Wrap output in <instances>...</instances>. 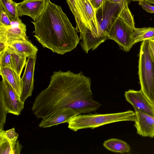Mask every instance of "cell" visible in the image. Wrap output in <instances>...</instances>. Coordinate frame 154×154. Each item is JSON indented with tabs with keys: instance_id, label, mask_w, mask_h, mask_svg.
I'll use <instances>...</instances> for the list:
<instances>
[{
	"instance_id": "obj_1",
	"label": "cell",
	"mask_w": 154,
	"mask_h": 154,
	"mask_svg": "<svg viewBox=\"0 0 154 154\" xmlns=\"http://www.w3.org/2000/svg\"><path fill=\"white\" fill-rule=\"evenodd\" d=\"M91 80L81 72H53L49 84L36 97L32 109L38 118L43 119L56 110L70 108L79 115L96 111L101 106L94 100Z\"/></svg>"
},
{
	"instance_id": "obj_2",
	"label": "cell",
	"mask_w": 154,
	"mask_h": 154,
	"mask_svg": "<svg viewBox=\"0 0 154 154\" xmlns=\"http://www.w3.org/2000/svg\"><path fill=\"white\" fill-rule=\"evenodd\" d=\"M34 36L44 48L63 55L75 48L80 39L76 30L60 6L47 0L38 18L31 21Z\"/></svg>"
},
{
	"instance_id": "obj_3",
	"label": "cell",
	"mask_w": 154,
	"mask_h": 154,
	"mask_svg": "<svg viewBox=\"0 0 154 154\" xmlns=\"http://www.w3.org/2000/svg\"><path fill=\"white\" fill-rule=\"evenodd\" d=\"M136 119L135 112L130 110L121 112L105 114H79L72 118L68 122V128L74 131H76L80 129H93L117 122H135Z\"/></svg>"
},
{
	"instance_id": "obj_4",
	"label": "cell",
	"mask_w": 154,
	"mask_h": 154,
	"mask_svg": "<svg viewBox=\"0 0 154 154\" xmlns=\"http://www.w3.org/2000/svg\"><path fill=\"white\" fill-rule=\"evenodd\" d=\"M139 57L138 75L141 90L152 104L154 101V62L150 54L149 40L141 42Z\"/></svg>"
},
{
	"instance_id": "obj_5",
	"label": "cell",
	"mask_w": 154,
	"mask_h": 154,
	"mask_svg": "<svg viewBox=\"0 0 154 154\" xmlns=\"http://www.w3.org/2000/svg\"><path fill=\"white\" fill-rule=\"evenodd\" d=\"M141 31V28L132 27L119 17L110 29L108 39L114 41L120 49L128 52L134 44L138 42Z\"/></svg>"
},
{
	"instance_id": "obj_6",
	"label": "cell",
	"mask_w": 154,
	"mask_h": 154,
	"mask_svg": "<svg viewBox=\"0 0 154 154\" xmlns=\"http://www.w3.org/2000/svg\"><path fill=\"white\" fill-rule=\"evenodd\" d=\"M127 0L119 3H113L106 0L96 11V16L102 35L106 40L108 39L110 29L116 20L119 17L121 10Z\"/></svg>"
},
{
	"instance_id": "obj_7",
	"label": "cell",
	"mask_w": 154,
	"mask_h": 154,
	"mask_svg": "<svg viewBox=\"0 0 154 154\" xmlns=\"http://www.w3.org/2000/svg\"><path fill=\"white\" fill-rule=\"evenodd\" d=\"M0 95L2 97L8 113L17 116L21 113L24 108V103L21 101L15 89L4 79L0 82Z\"/></svg>"
},
{
	"instance_id": "obj_8",
	"label": "cell",
	"mask_w": 154,
	"mask_h": 154,
	"mask_svg": "<svg viewBox=\"0 0 154 154\" xmlns=\"http://www.w3.org/2000/svg\"><path fill=\"white\" fill-rule=\"evenodd\" d=\"M126 100L133 107L135 112H141L154 116V109L141 90H129L125 92Z\"/></svg>"
},
{
	"instance_id": "obj_9",
	"label": "cell",
	"mask_w": 154,
	"mask_h": 154,
	"mask_svg": "<svg viewBox=\"0 0 154 154\" xmlns=\"http://www.w3.org/2000/svg\"><path fill=\"white\" fill-rule=\"evenodd\" d=\"M25 69L21 78L23 87L20 97L21 101L24 103L26 100L32 95L34 89V72L36 55L27 57Z\"/></svg>"
},
{
	"instance_id": "obj_10",
	"label": "cell",
	"mask_w": 154,
	"mask_h": 154,
	"mask_svg": "<svg viewBox=\"0 0 154 154\" xmlns=\"http://www.w3.org/2000/svg\"><path fill=\"white\" fill-rule=\"evenodd\" d=\"M47 0H23L17 3L18 16L26 15L31 17L34 21L43 11Z\"/></svg>"
},
{
	"instance_id": "obj_11",
	"label": "cell",
	"mask_w": 154,
	"mask_h": 154,
	"mask_svg": "<svg viewBox=\"0 0 154 154\" xmlns=\"http://www.w3.org/2000/svg\"><path fill=\"white\" fill-rule=\"evenodd\" d=\"M79 115L70 108H64L54 111L43 119L39 125L40 128L50 127L59 124L68 123L74 117Z\"/></svg>"
},
{
	"instance_id": "obj_12",
	"label": "cell",
	"mask_w": 154,
	"mask_h": 154,
	"mask_svg": "<svg viewBox=\"0 0 154 154\" xmlns=\"http://www.w3.org/2000/svg\"><path fill=\"white\" fill-rule=\"evenodd\" d=\"M0 29L3 30L6 34L8 45L15 42L28 40L26 26L20 18L11 21V25L8 27L0 26Z\"/></svg>"
},
{
	"instance_id": "obj_13",
	"label": "cell",
	"mask_w": 154,
	"mask_h": 154,
	"mask_svg": "<svg viewBox=\"0 0 154 154\" xmlns=\"http://www.w3.org/2000/svg\"><path fill=\"white\" fill-rule=\"evenodd\" d=\"M134 126L137 133L143 137H154V116L139 112H135Z\"/></svg>"
},
{
	"instance_id": "obj_14",
	"label": "cell",
	"mask_w": 154,
	"mask_h": 154,
	"mask_svg": "<svg viewBox=\"0 0 154 154\" xmlns=\"http://www.w3.org/2000/svg\"><path fill=\"white\" fill-rule=\"evenodd\" d=\"M73 14L76 23L77 32L80 33L79 39L82 38L86 32V24L78 0H66Z\"/></svg>"
},
{
	"instance_id": "obj_15",
	"label": "cell",
	"mask_w": 154,
	"mask_h": 154,
	"mask_svg": "<svg viewBox=\"0 0 154 154\" xmlns=\"http://www.w3.org/2000/svg\"><path fill=\"white\" fill-rule=\"evenodd\" d=\"M7 48L11 51L26 57L37 55L38 50L29 40L15 42L8 45Z\"/></svg>"
},
{
	"instance_id": "obj_16",
	"label": "cell",
	"mask_w": 154,
	"mask_h": 154,
	"mask_svg": "<svg viewBox=\"0 0 154 154\" xmlns=\"http://www.w3.org/2000/svg\"><path fill=\"white\" fill-rule=\"evenodd\" d=\"M0 74L2 79L6 80L16 91L20 97L23 89L21 78L11 69L0 68Z\"/></svg>"
},
{
	"instance_id": "obj_17",
	"label": "cell",
	"mask_w": 154,
	"mask_h": 154,
	"mask_svg": "<svg viewBox=\"0 0 154 154\" xmlns=\"http://www.w3.org/2000/svg\"><path fill=\"white\" fill-rule=\"evenodd\" d=\"M103 146L107 149L115 152L128 153L131 150L128 144L117 139H109L104 142Z\"/></svg>"
},
{
	"instance_id": "obj_18",
	"label": "cell",
	"mask_w": 154,
	"mask_h": 154,
	"mask_svg": "<svg viewBox=\"0 0 154 154\" xmlns=\"http://www.w3.org/2000/svg\"><path fill=\"white\" fill-rule=\"evenodd\" d=\"M17 4L13 0H0V6L11 21H17L20 18L17 14Z\"/></svg>"
},
{
	"instance_id": "obj_19",
	"label": "cell",
	"mask_w": 154,
	"mask_h": 154,
	"mask_svg": "<svg viewBox=\"0 0 154 154\" xmlns=\"http://www.w3.org/2000/svg\"><path fill=\"white\" fill-rule=\"evenodd\" d=\"M9 50L11 52L12 69L20 76L23 69L26 63L27 57L24 55L16 53Z\"/></svg>"
},
{
	"instance_id": "obj_20",
	"label": "cell",
	"mask_w": 154,
	"mask_h": 154,
	"mask_svg": "<svg viewBox=\"0 0 154 154\" xmlns=\"http://www.w3.org/2000/svg\"><path fill=\"white\" fill-rule=\"evenodd\" d=\"M119 17L130 26L135 27L133 16L128 8V2L125 4L122 9Z\"/></svg>"
},
{
	"instance_id": "obj_21",
	"label": "cell",
	"mask_w": 154,
	"mask_h": 154,
	"mask_svg": "<svg viewBox=\"0 0 154 154\" xmlns=\"http://www.w3.org/2000/svg\"><path fill=\"white\" fill-rule=\"evenodd\" d=\"M6 67L12 69L11 52L7 48L0 54V68Z\"/></svg>"
},
{
	"instance_id": "obj_22",
	"label": "cell",
	"mask_w": 154,
	"mask_h": 154,
	"mask_svg": "<svg viewBox=\"0 0 154 154\" xmlns=\"http://www.w3.org/2000/svg\"><path fill=\"white\" fill-rule=\"evenodd\" d=\"M0 154H13L12 149L9 141L0 133Z\"/></svg>"
},
{
	"instance_id": "obj_23",
	"label": "cell",
	"mask_w": 154,
	"mask_h": 154,
	"mask_svg": "<svg viewBox=\"0 0 154 154\" xmlns=\"http://www.w3.org/2000/svg\"><path fill=\"white\" fill-rule=\"evenodd\" d=\"M152 39H154V28L152 27L142 28L138 42Z\"/></svg>"
},
{
	"instance_id": "obj_24",
	"label": "cell",
	"mask_w": 154,
	"mask_h": 154,
	"mask_svg": "<svg viewBox=\"0 0 154 154\" xmlns=\"http://www.w3.org/2000/svg\"><path fill=\"white\" fill-rule=\"evenodd\" d=\"M8 113L2 97L0 95V130H3V127L5 123L7 114Z\"/></svg>"
},
{
	"instance_id": "obj_25",
	"label": "cell",
	"mask_w": 154,
	"mask_h": 154,
	"mask_svg": "<svg viewBox=\"0 0 154 154\" xmlns=\"http://www.w3.org/2000/svg\"><path fill=\"white\" fill-rule=\"evenodd\" d=\"M0 11V26L6 27L10 26L11 25V21L1 6Z\"/></svg>"
},
{
	"instance_id": "obj_26",
	"label": "cell",
	"mask_w": 154,
	"mask_h": 154,
	"mask_svg": "<svg viewBox=\"0 0 154 154\" xmlns=\"http://www.w3.org/2000/svg\"><path fill=\"white\" fill-rule=\"evenodd\" d=\"M139 4L147 12L154 13V6L150 5L145 0L139 1Z\"/></svg>"
},
{
	"instance_id": "obj_27",
	"label": "cell",
	"mask_w": 154,
	"mask_h": 154,
	"mask_svg": "<svg viewBox=\"0 0 154 154\" xmlns=\"http://www.w3.org/2000/svg\"><path fill=\"white\" fill-rule=\"evenodd\" d=\"M94 9L96 10L100 8L106 0H89Z\"/></svg>"
},
{
	"instance_id": "obj_28",
	"label": "cell",
	"mask_w": 154,
	"mask_h": 154,
	"mask_svg": "<svg viewBox=\"0 0 154 154\" xmlns=\"http://www.w3.org/2000/svg\"><path fill=\"white\" fill-rule=\"evenodd\" d=\"M149 45L150 55L154 62V39L149 40Z\"/></svg>"
},
{
	"instance_id": "obj_29",
	"label": "cell",
	"mask_w": 154,
	"mask_h": 154,
	"mask_svg": "<svg viewBox=\"0 0 154 154\" xmlns=\"http://www.w3.org/2000/svg\"><path fill=\"white\" fill-rule=\"evenodd\" d=\"M109 2L113 3H119L124 0H108Z\"/></svg>"
},
{
	"instance_id": "obj_30",
	"label": "cell",
	"mask_w": 154,
	"mask_h": 154,
	"mask_svg": "<svg viewBox=\"0 0 154 154\" xmlns=\"http://www.w3.org/2000/svg\"><path fill=\"white\" fill-rule=\"evenodd\" d=\"M146 2L150 4H154V0H145Z\"/></svg>"
},
{
	"instance_id": "obj_31",
	"label": "cell",
	"mask_w": 154,
	"mask_h": 154,
	"mask_svg": "<svg viewBox=\"0 0 154 154\" xmlns=\"http://www.w3.org/2000/svg\"><path fill=\"white\" fill-rule=\"evenodd\" d=\"M152 104V105H153V107L154 108V101L153 103Z\"/></svg>"
},
{
	"instance_id": "obj_32",
	"label": "cell",
	"mask_w": 154,
	"mask_h": 154,
	"mask_svg": "<svg viewBox=\"0 0 154 154\" xmlns=\"http://www.w3.org/2000/svg\"><path fill=\"white\" fill-rule=\"evenodd\" d=\"M133 0L134 1H139L141 0Z\"/></svg>"
}]
</instances>
